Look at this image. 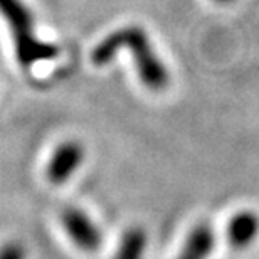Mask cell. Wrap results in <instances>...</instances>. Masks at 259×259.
<instances>
[{
  "mask_svg": "<svg viewBox=\"0 0 259 259\" xmlns=\"http://www.w3.org/2000/svg\"><path fill=\"white\" fill-rule=\"evenodd\" d=\"M128 49L133 54L135 66H137L140 79L148 90L162 91L168 84V71L160 61L157 53L152 48L147 32L142 27L130 25V27L118 29L110 35H106L91 53V63L95 66H105L120 49Z\"/></svg>",
  "mask_w": 259,
  "mask_h": 259,
  "instance_id": "1",
  "label": "cell"
},
{
  "mask_svg": "<svg viewBox=\"0 0 259 259\" xmlns=\"http://www.w3.org/2000/svg\"><path fill=\"white\" fill-rule=\"evenodd\" d=\"M0 14L12 30L17 59L24 67H30L40 61H49L59 54V48L56 44L44 42L35 37L32 12L22 0H0Z\"/></svg>",
  "mask_w": 259,
  "mask_h": 259,
  "instance_id": "2",
  "label": "cell"
},
{
  "mask_svg": "<svg viewBox=\"0 0 259 259\" xmlns=\"http://www.w3.org/2000/svg\"><path fill=\"white\" fill-rule=\"evenodd\" d=\"M63 226L67 236L81 251L95 252L100 249L103 241L101 231L82 210L74 209V207L66 209L63 212Z\"/></svg>",
  "mask_w": 259,
  "mask_h": 259,
  "instance_id": "3",
  "label": "cell"
},
{
  "mask_svg": "<svg viewBox=\"0 0 259 259\" xmlns=\"http://www.w3.org/2000/svg\"><path fill=\"white\" fill-rule=\"evenodd\" d=\"M84 160V148L77 142H66L54 150L48 165V177L53 184L61 185L71 179Z\"/></svg>",
  "mask_w": 259,
  "mask_h": 259,
  "instance_id": "4",
  "label": "cell"
},
{
  "mask_svg": "<svg viewBox=\"0 0 259 259\" xmlns=\"http://www.w3.org/2000/svg\"><path fill=\"white\" fill-rule=\"evenodd\" d=\"M259 232V217L251 210L236 214L227 226V239L234 247L249 246Z\"/></svg>",
  "mask_w": 259,
  "mask_h": 259,
  "instance_id": "5",
  "label": "cell"
},
{
  "mask_svg": "<svg viewBox=\"0 0 259 259\" xmlns=\"http://www.w3.org/2000/svg\"><path fill=\"white\" fill-rule=\"evenodd\" d=\"M214 249V231L209 224H199L190 231L177 259H207Z\"/></svg>",
  "mask_w": 259,
  "mask_h": 259,
  "instance_id": "6",
  "label": "cell"
},
{
  "mask_svg": "<svg viewBox=\"0 0 259 259\" xmlns=\"http://www.w3.org/2000/svg\"><path fill=\"white\" fill-rule=\"evenodd\" d=\"M147 247V234L142 227H132L123 234L116 259H143Z\"/></svg>",
  "mask_w": 259,
  "mask_h": 259,
  "instance_id": "7",
  "label": "cell"
},
{
  "mask_svg": "<svg viewBox=\"0 0 259 259\" xmlns=\"http://www.w3.org/2000/svg\"><path fill=\"white\" fill-rule=\"evenodd\" d=\"M0 259H25V249L20 242H5L0 247Z\"/></svg>",
  "mask_w": 259,
  "mask_h": 259,
  "instance_id": "8",
  "label": "cell"
},
{
  "mask_svg": "<svg viewBox=\"0 0 259 259\" xmlns=\"http://www.w3.org/2000/svg\"><path fill=\"white\" fill-rule=\"evenodd\" d=\"M215 2H221V4H227V2H232V0H215Z\"/></svg>",
  "mask_w": 259,
  "mask_h": 259,
  "instance_id": "9",
  "label": "cell"
}]
</instances>
